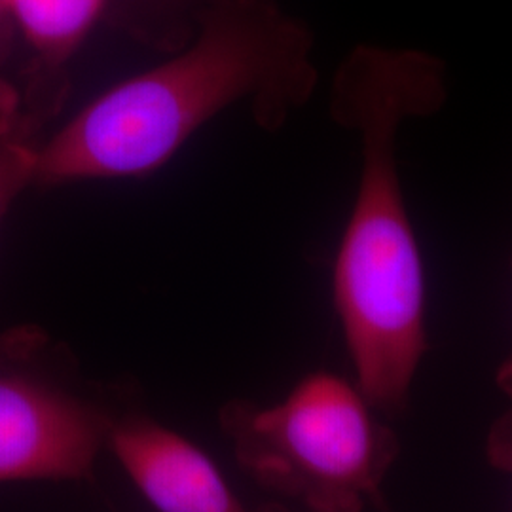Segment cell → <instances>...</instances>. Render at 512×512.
<instances>
[{
  "label": "cell",
  "instance_id": "8",
  "mask_svg": "<svg viewBox=\"0 0 512 512\" xmlns=\"http://www.w3.org/2000/svg\"><path fill=\"white\" fill-rule=\"evenodd\" d=\"M488 458L497 469L512 475V408L492 427L488 437Z\"/></svg>",
  "mask_w": 512,
  "mask_h": 512
},
{
  "label": "cell",
  "instance_id": "2",
  "mask_svg": "<svg viewBox=\"0 0 512 512\" xmlns=\"http://www.w3.org/2000/svg\"><path fill=\"white\" fill-rule=\"evenodd\" d=\"M313 38L275 0H211L183 54L101 93L38 150L33 186L143 177L220 112L281 129L317 88Z\"/></svg>",
  "mask_w": 512,
  "mask_h": 512
},
{
  "label": "cell",
  "instance_id": "1",
  "mask_svg": "<svg viewBox=\"0 0 512 512\" xmlns=\"http://www.w3.org/2000/svg\"><path fill=\"white\" fill-rule=\"evenodd\" d=\"M446 101L444 61L420 50L357 46L332 82L330 114L361 148L332 294L353 382L376 410L406 403L427 351L425 272L401 184L399 133Z\"/></svg>",
  "mask_w": 512,
  "mask_h": 512
},
{
  "label": "cell",
  "instance_id": "4",
  "mask_svg": "<svg viewBox=\"0 0 512 512\" xmlns=\"http://www.w3.org/2000/svg\"><path fill=\"white\" fill-rule=\"evenodd\" d=\"M0 368V482L82 480L92 475L114 416L46 376Z\"/></svg>",
  "mask_w": 512,
  "mask_h": 512
},
{
  "label": "cell",
  "instance_id": "11",
  "mask_svg": "<svg viewBox=\"0 0 512 512\" xmlns=\"http://www.w3.org/2000/svg\"><path fill=\"white\" fill-rule=\"evenodd\" d=\"M6 14H8V12H6V10H4V8H0V23H2V18H4V16H6Z\"/></svg>",
  "mask_w": 512,
  "mask_h": 512
},
{
  "label": "cell",
  "instance_id": "3",
  "mask_svg": "<svg viewBox=\"0 0 512 512\" xmlns=\"http://www.w3.org/2000/svg\"><path fill=\"white\" fill-rule=\"evenodd\" d=\"M355 382L313 372L274 404L222 406L239 465L313 512H361L393 461V439Z\"/></svg>",
  "mask_w": 512,
  "mask_h": 512
},
{
  "label": "cell",
  "instance_id": "7",
  "mask_svg": "<svg viewBox=\"0 0 512 512\" xmlns=\"http://www.w3.org/2000/svg\"><path fill=\"white\" fill-rule=\"evenodd\" d=\"M50 116L16 86L0 80V224L19 194L33 186L44 141L40 133Z\"/></svg>",
  "mask_w": 512,
  "mask_h": 512
},
{
  "label": "cell",
  "instance_id": "5",
  "mask_svg": "<svg viewBox=\"0 0 512 512\" xmlns=\"http://www.w3.org/2000/svg\"><path fill=\"white\" fill-rule=\"evenodd\" d=\"M107 448L158 512H251L202 448L160 421L114 418Z\"/></svg>",
  "mask_w": 512,
  "mask_h": 512
},
{
  "label": "cell",
  "instance_id": "10",
  "mask_svg": "<svg viewBox=\"0 0 512 512\" xmlns=\"http://www.w3.org/2000/svg\"><path fill=\"white\" fill-rule=\"evenodd\" d=\"M8 2H10V0H0V8H4L6 12H8Z\"/></svg>",
  "mask_w": 512,
  "mask_h": 512
},
{
  "label": "cell",
  "instance_id": "9",
  "mask_svg": "<svg viewBox=\"0 0 512 512\" xmlns=\"http://www.w3.org/2000/svg\"><path fill=\"white\" fill-rule=\"evenodd\" d=\"M503 380H507L512 389V361L509 363V365H507V368L503 370Z\"/></svg>",
  "mask_w": 512,
  "mask_h": 512
},
{
  "label": "cell",
  "instance_id": "6",
  "mask_svg": "<svg viewBox=\"0 0 512 512\" xmlns=\"http://www.w3.org/2000/svg\"><path fill=\"white\" fill-rule=\"evenodd\" d=\"M107 0H10L8 14L16 19L35 52L25 92L61 103L55 71L73 55L103 12Z\"/></svg>",
  "mask_w": 512,
  "mask_h": 512
}]
</instances>
